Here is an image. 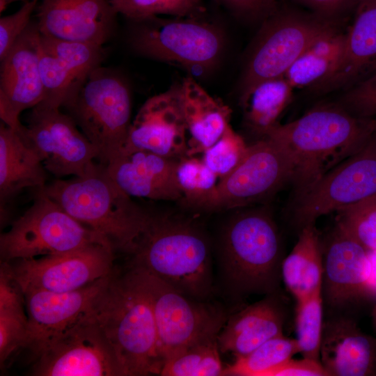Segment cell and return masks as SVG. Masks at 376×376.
<instances>
[{
	"instance_id": "cell-33",
	"label": "cell",
	"mask_w": 376,
	"mask_h": 376,
	"mask_svg": "<svg viewBox=\"0 0 376 376\" xmlns=\"http://www.w3.org/2000/svg\"><path fill=\"white\" fill-rule=\"evenodd\" d=\"M176 178L187 207H192L217 185L219 177L200 159L186 156L178 160Z\"/></svg>"
},
{
	"instance_id": "cell-23",
	"label": "cell",
	"mask_w": 376,
	"mask_h": 376,
	"mask_svg": "<svg viewBox=\"0 0 376 376\" xmlns=\"http://www.w3.org/2000/svg\"><path fill=\"white\" fill-rule=\"evenodd\" d=\"M376 74V0H362L331 75L314 90L347 89Z\"/></svg>"
},
{
	"instance_id": "cell-37",
	"label": "cell",
	"mask_w": 376,
	"mask_h": 376,
	"mask_svg": "<svg viewBox=\"0 0 376 376\" xmlns=\"http://www.w3.org/2000/svg\"><path fill=\"white\" fill-rule=\"evenodd\" d=\"M248 146L229 125L220 139L203 152L202 160L220 180L238 166Z\"/></svg>"
},
{
	"instance_id": "cell-11",
	"label": "cell",
	"mask_w": 376,
	"mask_h": 376,
	"mask_svg": "<svg viewBox=\"0 0 376 376\" xmlns=\"http://www.w3.org/2000/svg\"><path fill=\"white\" fill-rule=\"evenodd\" d=\"M293 177L292 162L283 148L265 136L248 146L243 159L192 208L206 212L251 207L272 197Z\"/></svg>"
},
{
	"instance_id": "cell-24",
	"label": "cell",
	"mask_w": 376,
	"mask_h": 376,
	"mask_svg": "<svg viewBox=\"0 0 376 376\" xmlns=\"http://www.w3.org/2000/svg\"><path fill=\"white\" fill-rule=\"evenodd\" d=\"M283 313L272 297L251 304L231 315L217 336L220 352L244 356L283 335Z\"/></svg>"
},
{
	"instance_id": "cell-43",
	"label": "cell",
	"mask_w": 376,
	"mask_h": 376,
	"mask_svg": "<svg viewBox=\"0 0 376 376\" xmlns=\"http://www.w3.org/2000/svg\"><path fill=\"white\" fill-rule=\"evenodd\" d=\"M369 288L370 296H376V251H368Z\"/></svg>"
},
{
	"instance_id": "cell-35",
	"label": "cell",
	"mask_w": 376,
	"mask_h": 376,
	"mask_svg": "<svg viewBox=\"0 0 376 376\" xmlns=\"http://www.w3.org/2000/svg\"><path fill=\"white\" fill-rule=\"evenodd\" d=\"M24 299L0 301V362L3 363L17 350L23 348L28 330Z\"/></svg>"
},
{
	"instance_id": "cell-25",
	"label": "cell",
	"mask_w": 376,
	"mask_h": 376,
	"mask_svg": "<svg viewBox=\"0 0 376 376\" xmlns=\"http://www.w3.org/2000/svg\"><path fill=\"white\" fill-rule=\"evenodd\" d=\"M180 100L189 136L188 156L203 153L220 139L230 125L231 111L191 77L182 81Z\"/></svg>"
},
{
	"instance_id": "cell-16",
	"label": "cell",
	"mask_w": 376,
	"mask_h": 376,
	"mask_svg": "<svg viewBox=\"0 0 376 376\" xmlns=\"http://www.w3.org/2000/svg\"><path fill=\"white\" fill-rule=\"evenodd\" d=\"M40 33L31 22L1 61L0 118L8 127L23 134L22 112L42 102L45 91L39 58Z\"/></svg>"
},
{
	"instance_id": "cell-10",
	"label": "cell",
	"mask_w": 376,
	"mask_h": 376,
	"mask_svg": "<svg viewBox=\"0 0 376 376\" xmlns=\"http://www.w3.org/2000/svg\"><path fill=\"white\" fill-rule=\"evenodd\" d=\"M130 268L150 302L162 366L185 347L218 336L226 322L219 308L185 295L141 267Z\"/></svg>"
},
{
	"instance_id": "cell-9",
	"label": "cell",
	"mask_w": 376,
	"mask_h": 376,
	"mask_svg": "<svg viewBox=\"0 0 376 376\" xmlns=\"http://www.w3.org/2000/svg\"><path fill=\"white\" fill-rule=\"evenodd\" d=\"M96 243L111 247L102 236L36 189L31 206L1 234L0 253L3 261H12L65 253Z\"/></svg>"
},
{
	"instance_id": "cell-27",
	"label": "cell",
	"mask_w": 376,
	"mask_h": 376,
	"mask_svg": "<svg viewBox=\"0 0 376 376\" xmlns=\"http://www.w3.org/2000/svg\"><path fill=\"white\" fill-rule=\"evenodd\" d=\"M322 246L315 224L301 228L298 240L281 264L284 283L297 303L322 289Z\"/></svg>"
},
{
	"instance_id": "cell-40",
	"label": "cell",
	"mask_w": 376,
	"mask_h": 376,
	"mask_svg": "<svg viewBox=\"0 0 376 376\" xmlns=\"http://www.w3.org/2000/svg\"><path fill=\"white\" fill-rule=\"evenodd\" d=\"M233 14L247 18H263L271 14L276 0H215Z\"/></svg>"
},
{
	"instance_id": "cell-22",
	"label": "cell",
	"mask_w": 376,
	"mask_h": 376,
	"mask_svg": "<svg viewBox=\"0 0 376 376\" xmlns=\"http://www.w3.org/2000/svg\"><path fill=\"white\" fill-rule=\"evenodd\" d=\"M320 359L329 376H376V337L349 318H331L323 322Z\"/></svg>"
},
{
	"instance_id": "cell-39",
	"label": "cell",
	"mask_w": 376,
	"mask_h": 376,
	"mask_svg": "<svg viewBox=\"0 0 376 376\" xmlns=\"http://www.w3.org/2000/svg\"><path fill=\"white\" fill-rule=\"evenodd\" d=\"M38 0L24 2L13 14L0 19V61L8 54L12 47L31 22V17Z\"/></svg>"
},
{
	"instance_id": "cell-17",
	"label": "cell",
	"mask_w": 376,
	"mask_h": 376,
	"mask_svg": "<svg viewBox=\"0 0 376 376\" xmlns=\"http://www.w3.org/2000/svg\"><path fill=\"white\" fill-rule=\"evenodd\" d=\"M180 88V84L172 86L143 103L131 123L123 152L145 150L176 159L188 156Z\"/></svg>"
},
{
	"instance_id": "cell-36",
	"label": "cell",
	"mask_w": 376,
	"mask_h": 376,
	"mask_svg": "<svg viewBox=\"0 0 376 376\" xmlns=\"http://www.w3.org/2000/svg\"><path fill=\"white\" fill-rule=\"evenodd\" d=\"M337 213V225L366 250L376 251V197Z\"/></svg>"
},
{
	"instance_id": "cell-18",
	"label": "cell",
	"mask_w": 376,
	"mask_h": 376,
	"mask_svg": "<svg viewBox=\"0 0 376 376\" xmlns=\"http://www.w3.org/2000/svg\"><path fill=\"white\" fill-rule=\"evenodd\" d=\"M110 274L72 292H24L28 330L23 348L28 349L36 359L53 338L90 310L107 283Z\"/></svg>"
},
{
	"instance_id": "cell-42",
	"label": "cell",
	"mask_w": 376,
	"mask_h": 376,
	"mask_svg": "<svg viewBox=\"0 0 376 376\" xmlns=\"http://www.w3.org/2000/svg\"><path fill=\"white\" fill-rule=\"evenodd\" d=\"M317 13L329 18L342 8L348 0H299Z\"/></svg>"
},
{
	"instance_id": "cell-20",
	"label": "cell",
	"mask_w": 376,
	"mask_h": 376,
	"mask_svg": "<svg viewBox=\"0 0 376 376\" xmlns=\"http://www.w3.org/2000/svg\"><path fill=\"white\" fill-rule=\"evenodd\" d=\"M325 297L342 307L370 296L368 251L336 224L324 249Z\"/></svg>"
},
{
	"instance_id": "cell-2",
	"label": "cell",
	"mask_w": 376,
	"mask_h": 376,
	"mask_svg": "<svg viewBox=\"0 0 376 376\" xmlns=\"http://www.w3.org/2000/svg\"><path fill=\"white\" fill-rule=\"evenodd\" d=\"M88 313L111 345L123 376L160 374L152 307L131 268L123 275L113 270Z\"/></svg>"
},
{
	"instance_id": "cell-44",
	"label": "cell",
	"mask_w": 376,
	"mask_h": 376,
	"mask_svg": "<svg viewBox=\"0 0 376 376\" xmlns=\"http://www.w3.org/2000/svg\"><path fill=\"white\" fill-rule=\"evenodd\" d=\"M30 1V0H0V10H1V13H2V11H3L6 9L7 6H8L11 3L17 2V1H24V2H25V1Z\"/></svg>"
},
{
	"instance_id": "cell-38",
	"label": "cell",
	"mask_w": 376,
	"mask_h": 376,
	"mask_svg": "<svg viewBox=\"0 0 376 376\" xmlns=\"http://www.w3.org/2000/svg\"><path fill=\"white\" fill-rule=\"evenodd\" d=\"M337 104L357 117L376 119V74L346 89Z\"/></svg>"
},
{
	"instance_id": "cell-1",
	"label": "cell",
	"mask_w": 376,
	"mask_h": 376,
	"mask_svg": "<svg viewBox=\"0 0 376 376\" xmlns=\"http://www.w3.org/2000/svg\"><path fill=\"white\" fill-rule=\"evenodd\" d=\"M376 131V119L357 117L338 104L315 107L278 123L265 136L285 151L293 166L294 201L324 174L358 151Z\"/></svg>"
},
{
	"instance_id": "cell-15",
	"label": "cell",
	"mask_w": 376,
	"mask_h": 376,
	"mask_svg": "<svg viewBox=\"0 0 376 376\" xmlns=\"http://www.w3.org/2000/svg\"><path fill=\"white\" fill-rule=\"evenodd\" d=\"M113 256L114 251L109 246L96 243L71 251L8 263L23 293L29 290L66 292L110 274Z\"/></svg>"
},
{
	"instance_id": "cell-21",
	"label": "cell",
	"mask_w": 376,
	"mask_h": 376,
	"mask_svg": "<svg viewBox=\"0 0 376 376\" xmlns=\"http://www.w3.org/2000/svg\"><path fill=\"white\" fill-rule=\"evenodd\" d=\"M178 160L136 150L123 152L104 166L111 180L131 197L181 201L176 178Z\"/></svg>"
},
{
	"instance_id": "cell-26",
	"label": "cell",
	"mask_w": 376,
	"mask_h": 376,
	"mask_svg": "<svg viewBox=\"0 0 376 376\" xmlns=\"http://www.w3.org/2000/svg\"><path fill=\"white\" fill-rule=\"evenodd\" d=\"M47 171L21 135L0 125V199L1 206L26 188L46 185Z\"/></svg>"
},
{
	"instance_id": "cell-12",
	"label": "cell",
	"mask_w": 376,
	"mask_h": 376,
	"mask_svg": "<svg viewBox=\"0 0 376 376\" xmlns=\"http://www.w3.org/2000/svg\"><path fill=\"white\" fill-rule=\"evenodd\" d=\"M376 197V131L366 143L324 174L294 201L293 218L300 228L320 217Z\"/></svg>"
},
{
	"instance_id": "cell-34",
	"label": "cell",
	"mask_w": 376,
	"mask_h": 376,
	"mask_svg": "<svg viewBox=\"0 0 376 376\" xmlns=\"http://www.w3.org/2000/svg\"><path fill=\"white\" fill-rule=\"evenodd\" d=\"M118 14L131 21L169 15L185 17L196 16L203 0H110Z\"/></svg>"
},
{
	"instance_id": "cell-29",
	"label": "cell",
	"mask_w": 376,
	"mask_h": 376,
	"mask_svg": "<svg viewBox=\"0 0 376 376\" xmlns=\"http://www.w3.org/2000/svg\"><path fill=\"white\" fill-rule=\"evenodd\" d=\"M345 33L334 29L309 47L284 77L294 88L315 89L334 72L340 58Z\"/></svg>"
},
{
	"instance_id": "cell-14",
	"label": "cell",
	"mask_w": 376,
	"mask_h": 376,
	"mask_svg": "<svg viewBox=\"0 0 376 376\" xmlns=\"http://www.w3.org/2000/svg\"><path fill=\"white\" fill-rule=\"evenodd\" d=\"M31 375L123 376L111 345L88 311L48 343Z\"/></svg>"
},
{
	"instance_id": "cell-32",
	"label": "cell",
	"mask_w": 376,
	"mask_h": 376,
	"mask_svg": "<svg viewBox=\"0 0 376 376\" xmlns=\"http://www.w3.org/2000/svg\"><path fill=\"white\" fill-rule=\"evenodd\" d=\"M322 289L297 303V341L304 358L320 362V350L323 327Z\"/></svg>"
},
{
	"instance_id": "cell-41",
	"label": "cell",
	"mask_w": 376,
	"mask_h": 376,
	"mask_svg": "<svg viewBox=\"0 0 376 376\" xmlns=\"http://www.w3.org/2000/svg\"><path fill=\"white\" fill-rule=\"evenodd\" d=\"M268 376H329L320 361L303 357L301 359L292 358L284 362Z\"/></svg>"
},
{
	"instance_id": "cell-5",
	"label": "cell",
	"mask_w": 376,
	"mask_h": 376,
	"mask_svg": "<svg viewBox=\"0 0 376 376\" xmlns=\"http://www.w3.org/2000/svg\"><path fill=\"white\" fill-rule=\"evenodd\" d=\"M229 219L220 240L221 260L228 281L240 295H272L281 275V242L270 210L247 207Z\"/></svg>"
},
{
	"instance_id": "cell-28",
	"label": "cell",
	"mask_w": 376,
	"mask_h": 376,
	"mask_svg": "<svg viewBox=\"0 0 376 376\" xmlns=\"http://www.w3.org/2000/svg\"><path fill=\"white\" fill-rule=\"evenodd\" d=\"M293 89L284 77H280L259 83L240 99L245 124L258 139L279 123L290 102Z\"/></svg>"
},
{
	"instance_id": "cell-8",
	"label": "cell",
	"mask_w": 376,
	"mask_h": 376,
	"mask_svg": "<svg viewBox=\"0 0 376 376\" xmlns=\"http://www.w3.org/2000/svg\"><path fill=\"white\" fill-rule=\"evenodd\" d=\"M132 22L129 42L146 57L203 72L213 69L224 52L225 37L220 28L195 16H152Z\"/></svg>"
},
{
	"instance_id": "cell-7",
	"label": "cell",
	"mask_w": 376,
	"mask_h": 376,
	"mask_svg": "<svg viewBox=\"0 0 376 376\" xmlns=\"http://www.w3.org/2000/svg\"><path fill=\"white\" fill-rule=\"evenodd\" d=\"M336 28L318 15L275 13L267 16L251 42L240 79V99L259 83L280 77L321 38Z\"/></svg>"
},
{
	"instance_id": "cell-31",
	"label": "cell",
	"mask_w": 376,
	"mask_h": 376,
	"mask_svg": "<svg viewBox=\"0 0 376 376\" xmlns=\"http://www.w3.org/2000/svg\"><path fill=\"white\" fill-rule=\"evenodd\" d=\"M217 336L196 342L166 359L160 375H223L224 368L219 355Z\"/></svg>"
},
{
	"instance_id": "cell-3",
	"label": "cell",
	"mask_w": 376,
	"mask_h": 376,
	"mask_svg": "<svg viewBox=\"0 0 376 376\" xmlns=\"http://www.w3.org/2000/svg\"><path fill=\"white\" fill-rule=\"evenodd\" d=\"M131 255V265L189 297L204 301L212 291L210 242L190 220L150 213Z\"/></svg>"
},
{
	"instance_id": "cell-30",
	"label": "cell",
	"mask_w": 376,
	"mask_h": 376,
	"mask_svg": "<svg viewBox=\"0 0 376 376\" xmlns=\"http://www.w3.org/2000/svg\"><path fill=\"white\" fill-rule=\"evenodd\" d=\"M297 353H299L297 340L283 334L269 339L246 355L235 357V361L224 368L223 375L268 376Z\"/></svg>"
},
{
	"instance_id": "cell-19",
	"label": "cell",
	"mask_w": 376,
	"mask_h": 376,
	"mask_svg": "<svg viewBox=\"0 0 376 376\" xmlns=\"http://www.w3.org/2000/svg\"><path fill=\"white\" fill-rule=\"evenodd\" d=\"M117 14L110 0H42L36 23L42 35L104 46Z\"/></svg>"
},
{
	"instance_id": "cell-4",
	"label": "cell",
	"mask_w": 376,
	"mask_h": 376,
	"mask_svg": "<svg viewBox=\"0 0 376 376\" xmlns=\"http://www.w3.org/2000/svg\"><path fill=\"white\" fill-rule=\"evenodd\" d=\"M116 251L132 253L150 213L139 206L95 164L83 176L57 178L39 188Z\"/></svg>"
},
{
	"instance_id": "cell-6",
	"label": "cell",
	"mask_w": 376,
	"mask_h": 376,
	"mask_svg": "<svg viewBox=\"0 0 376 376\" xmlns=\"http://www.w3.org/2000/svg\"><path fill=\"white\" fill-rule=\"evenodd\" d=\"M83 134L107 164L124 150L131 125L132 99L123 77L98 67L65 107Z\"/></svg>"
},
{
	"instance_id": "cell-13",
	"label": "cell",
	"mask_w": 376,
	"mask_h": 376,
	"mask_svg": "<svg viewBox=\"0 0 376 376\" xmlns=\"http://www.w3.org/2000/svg\"><path fill=\"white\" fill-rule=\"evenodd\" d=\"M21 136L57 178L83 176L98 160L97 148L60 108L42 103L32 108Z\"/></svg>"
}]
</instances>
